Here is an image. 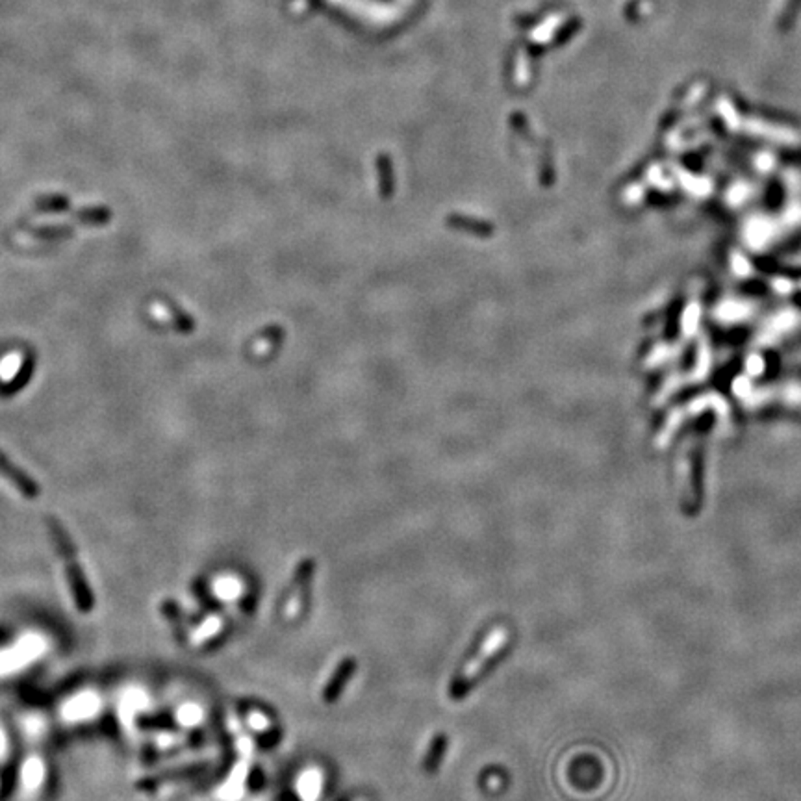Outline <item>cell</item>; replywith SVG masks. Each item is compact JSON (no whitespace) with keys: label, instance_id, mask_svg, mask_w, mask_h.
<instances>
[{"label":"cell","instance_id":"obj_8","mask_svg":"<svg viewBox=\"0 0 801 801\" xmlns=\"http://www.w3.org/2000/svg\"><path fill=\"white\" fill-rule=\"evenodd\" d=\"M75 221L84 227H104L112 221L114 212L110 206L106 205H97V206H84L80 208L75 215Z\"/></svg>","mask_w":801,"mask_h":801},{"label":"cell","instance_id":"obj_13","mask_svg":"<svg viewBox=\"0 0 801 801\" xmlns=\"http://www.w3.org/2000/svg\"><path fill=\"white\" fill-rule=\"evenodd\" d=\"M28 234L41 241H61L69 239L75 234V229L69 224H52V227H34L28 229Z\"/></svg>","mask_w":801,"mask_h":801},{"label":"cell","instance_id":"obj_4","mask_svg":"<svg viewBox=\"0 0 801 801\" xmlns=\"http://www.w3.org/2000/svg\"><path fill=\"white\" fill-rule=\"evenodd\" d=\"M0 475H2L11 486H16V490L23 495V498L35 499L41 495L40 484L35 483L34 478H32L25 469H20L17 464L11 462L10 457L6 453H2V451H0Z\"/></svg>","mask_w":801,"mask_h":801},{"label":"cell","instance_id":"obj_5","mask_svg":"<svg viewBox=\"0 0 801 801\" xmlns=\"http://www.w3.org/2000/svg\"><path fill=\"white\" fill-rule=\"evenodd\" d=\"M356 661H354L353 657H345L342 658V661L336 664V668H334V672L330 673V677L327 679V682H325L323 690H321V699H323V703H327V705H332V703H336L339 699V696H342V692L345 690V687H347V682L351 681V677L354 675V672H356Z\"/></svg>","mask_w":801,"mask_h":801},{"label":"cell","instance_id":"obj_1","mask_svg":"<svg viewBox=\"0 0 801 801\" xmlns=\"http://www.w3.org/2000/svg\"><path fill=\"white\" fill-rule=\"evenodd\" d=\"M47 527H49L50 538L54 542L56 551L64 558L65 577H67V584H69L76 607H78L80 613L90 614L95 607V596L90 582H88L84 572H82V567H80L78 558H76V546L73 543V540H71V536L64 529V525L56 518H52V516L47 518Z\"/></svg>","mask_w":801,"mask_h":801},{"label":"cell","instance_id":"obj_2","mask_svg":"<svg viewBox=\"0 0 801 801\" xmlns=\"http://www.w3.org/2000/svg\"><path fill=\"white\" fill-rule=\"evenodd\" d=\"M507 644H508L507 629L505 627L493 629V631L488 634V638L484 640L483 646H481V649L475 653V657L469 658V661L460 668V672L454 675V679L451 681V687H449V697H451L453 701L462 699V697L471 690V687L475 685V681H477V677L483 673L484 664L492 661V658L495 657Z\"/></svg>","mask_w":801,"mask_h":801},{"label":"cell","instance_id":"obj_6","mask_svg":"<svg viewBox=\"0 0 801 801\" xmlns=\"http://www.w3.org/2000/svg\"><path fill=\"white\" fill-rule=\"evenodd\" d=\"M443 224L451 230L464 232V234L475 236V238H481V239L492 238V236L495 234V224H493L492 221L481 219V217H473V215L457 214V212L445 215Z\"/></svg>","mask_w":801,"mask_h":801},{"label":"cell","instance_id":"obj_10","mask_svg":"<svg viewBox=\"0 0 801 801\" xmlns=\"http://www.w3.org/2000/svg\"><path fill=\"white\" fill-rule=\"evenodd\" d=\"M164 306L165 310L169 312L171 315V321H173V327L176 332L180 334H191L195 332V329H197V321H195L191 315L186 312L180 304H176L174 301H171L169 297L164 299Z\"/></svg>","mask_w":801,"mask_h":801},{"label":"cell","instance_id":"obj_11","mask_svg":"<svg viewBox=\"0 0 801 801\" xmlns=\"http://www.w3.org/2000/svg\"><path fill=\"white\" fill-rule=\"evenodd\" d=\"M378 171V195L383 200H390L395 191V180H393L392 159L388 156H378L377 159Z\"/></svg>","mask_w":801,"mask_h":801},{"label":"cell","instance_id":"obj_7","mask_svg":"<svg viewBox=\"0 0 801 801\" xmlns=\"http://www.w3.org/2000/svg\"><path fill=\"white\" fill-rule=\"evenodd\" d=\"M35 363H37L35 354L34 353L26 354L25 359H23V363H20L19 369H17V373L13 375L10 380L0 383V397L10 399V397H16L17 393L23 392V390L30 384L32 378H34Z\"/></svg>","mask_w":801,"mask_h":801},{"label":"cell","instance_id":"obj_9","mask_svg":"<svg viewBox=\"0 0 801 801\" xmlns=\"http://www.w3.org/2000/svg\"><path fill=\"white\" fill-rule=\"evenodd\" d=\"M447 746H449V737L447 735H443V733H438V735L430 740L423 759V770L427 771V773H434V771L438 770V766L443 761V757H445V752H447Z\"/></svg>","mask_w":801,"mask_h":801},{"label":"cell","instance_id":"obj_3","mask_svg":"<svg viewBox=\"0 0 801 801\" xmlns=\"http://www.w3.org/2000/svg\"><path fill=\"white\" fill-rule=\"evenodd\" d=\"M314 558H304L295 567L294 584L289 588V597L288 601H286V616L288 618H295L299 614V610H301L304 592L308 590L310 581L314 577Z\"/></svg>","mask_w":801,"mask_h":801},{"label":"cell","instance_id":"obj_12","mask_svg":"<svg viewBox=\"0 0 801 801\" xmlns=\"http://www.w3.org/2000/svg\"><path fill=\"white\" fill-rule=\"evenodd\" d=\"M71 208V199L67 195H41L34 203V210L40 214H65Z\"/></svg>","mask_w":801,"mask_h":801}]
</instances>
